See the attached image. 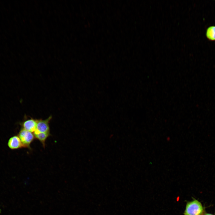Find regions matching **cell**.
I'll use <instances>...</instances> for the list:
<instances>
[{"instance_id": "3957f363", "label": "cell", "mask_w": 215, "mask_h": 215, "mask_svg": "<svg viewBox=\"0 0 215 215\" xmlns=\"http://www.w3.org/2000/svg\"><path fill=\"white\" fill-rule=\"evenodd\" d=\"M52 118V116H50L44 120L37 119L36 129L35 131L39 132L50 133L49 124Z\"/></svg>"}, {"instance_id": "5b68a950", "label": "cell", "mask_w": 215, "mask_h": 215, "mask_svg": "<svg viewBox=\"0 0 215 215\" xmlns=\"http://www.w3.org/2000/svg\"><path fill=\"white\" fill-rule=\"evenodd\" d=\"M8 147L11 150H16L23 148V145L18 136L11 137L7 142Z\"/></svg>"}, {"instance_id": "277c9868", "label": "cell", "mask_w": 215, "mask_h": 215, "mask_svg": "<svg viewBox=\"0 0 215 215\" xmlns=\"http://www.w3.org/2000/svg\"><path fill=\"white\" fill-rule=\"evenodd\" d=\"M36 122L37 119L31 118L24 120L20 125L22 128L33 133L36 129Z\"/></svg>"}, {"instance_id": "7a4b0ae2", "label": "cell", "mask_w": 215, "mask_h": 215, "mask_svg": "<svg viewBox=\"0 0 215 215\" xmlns=\"http://www.w3.org/2000/svg\"><path fill=\"white\" fill-rule=\"evenodd\" d=\"M18 136L21 141L23 148L31 149L30 144L35 138L34 134L33 132L22 128L19 131Z\"/></svg>"}, {"instance_id": "ba28073f", "label": "cell", "mask_w": 215, "mask_h": 215, "mask_svg": "<svg viewBox=\"0 0 215 215\" xmlns=\"http://www.w3.org/2000/svg\"><path fill=\"white\" fill-rule=\"evenodd\" d=\"M204 215H214L211 214L205 213Z\"/></svg>"}, {"instance_id": "6da1fadb", "label": "cell", "mask_w": 215, "mask_h": 215, "mask_svg": "<svg viewBox=\"0 0 215 215\" xmlns=\"http://www.w3.org/2000/svg\"><path fill=\"white\" fill-rule=\"evenodd\" d=\"M205 213L201 202L194 198L192 200L187 202L183 215H204Z\"/></svg>"}, {"instance_id": "8992f818", "label": "cell", "mask_w": 215, "mask_h": 215, "mask_svg": "<svg viewBox=\"0 0 215 215\" xmlns=\"http://www.w3.org/2000/svg\"><path fill=\"white\" fill-rule=\"evenodd\" d=\"M35 138L38 140L44 148L45 142L47 138L50 135V133L39 132L35 131L33 133Z\"/></svg>"}, {"instance_id": "52a82bcc", "label": "cell", "mask_w": 215, "mask_h": 215, "mask_svg": "<svg viewBox=\"0 0 215 215\" xmlns=\"http://www.w3.org/2000/svg\"><path fill=\"white\" fill-rule=\"evenodd\" d=\"M205 35L208 41H215V25H211L208 27L206 30Z\"/></svg>"}]
</instances>
